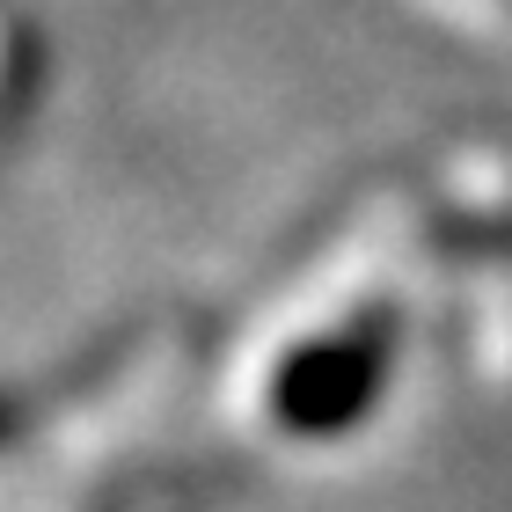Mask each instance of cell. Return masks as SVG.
Masks as SVG:
<instances>
[{
  "label": "cell",
  "instance_id": "cell-1",
  "mask_svg": "<svg viewBox=\"0 0 512 512\" xmlns=\"http://www.w3.org/2000/svg\"><path fill=\"white\" fill-rule=\"evenodd\" d=\"M388 359H395V315L366 308L344 330H322L308 344H293L271 374V417L293 439H344L388 388Z\"/></svg>",
  "mask_w": 512,
  "mask_h": 512
},
{
  "label": "cell",
  "instance_id": "cell-2",
  "mask_svg": "<svg viewBox=\"0 0 512 512\" xmlns=\"http://www.w3.org/2000/svg\"><path fill=\"white\" fill-rule=\"evenodd\" d=\"M15 425H22V403H15V395H0V439H15Z\"/></svg>",
  "mask_w": 512,
  "mask_h": 512
}]
</instances>
